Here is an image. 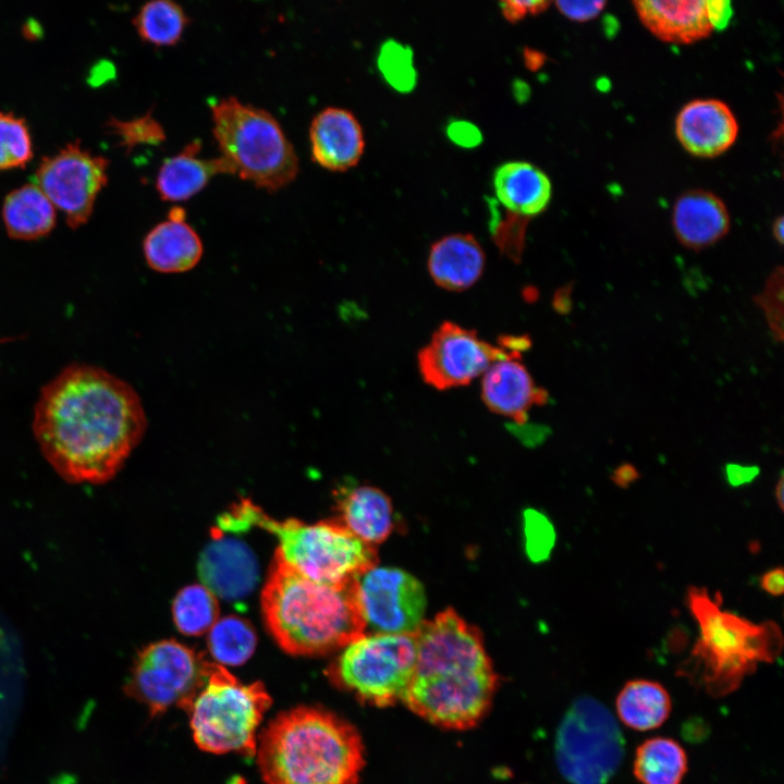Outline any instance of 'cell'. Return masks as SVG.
Masks as SVG:
<instances>
[{
	"mask_svg": "<svg viewBox=\"0 0 784 784\" xmlns=\"http://www.w3.org/2000/svg\"><path fill=\"white\" fill-rule=\"evenodd\" d=\"M147 421L136 391L102 368L71 365L46 384L33 430L50 465L71 483H103L142 440Z\"/></svg>",
	"mask_w": 784,
	"mask_h": 784,
	"instance_id": "1",
	"label": "cell"
},
{
	"mask_svg": "<svg viewBox=\"0 0 784 784\" xmlns=\"http://www.w3.org/2000/svg\"><path fill=\"white\" fill-rule=\"evenodd\" d=\"M415 638L416 664L403 703L437 726L474 727L488 713L498 686L480 632L446 609L424 621Z\"/></svg>",
	"mask_w": 784,
	"mask_h": 784,
	"instance_id": "2",
	"label": "cell"
},
{
	"mask_svg": "<svg viewBox=\"0 0 784 784\" xmlns=\"http://www.w3.org/2000/svg\"><path fill=\"white\" fill-rule=\"evenodd\" d=\"M265 784H358L364 745L354 725L315 706L278 714L257 742Z\"/></svg>",
	"mask_w": 784,
	"mask_h": 784,
	"instance_id": "3",
	"label": "cell"
},
{
	"mask_svg": "<svg viewBox=\"0 0 784 784\" xmlns=\"http://www.w3.org/2000/svg\"><path fill=\"white\" fill-rule=\"evenodd\" d=\"M354 579L339 585L316 581L275 552L261 592V610L279 647L293 656H324L366 633Z\"/></svg>",
	"mask_w": 784,
	"mask_h": 784,
	"instance_id": "4",
	"label": "cell"
},
{
	"mask_svg": "<svg viewBox=\"0 0 784 784\" xmlns=\"http://www.w3.org/2000/svg\"><path fill=\"white\" fill-rule=\"evenodd\" d=\"M252 526L275 536L281 559L303 575L339 585L353 580L377 565L376 547L353 535L339 520L306 524L295 518L277 520L249 500H242L220 516L219 534Z\"/></svg>",
	"mask_w": 784,
	"mask_h": 784,
	"instance_id": "5",
	"label": "cell"
},
{
	"mask_svg": "<svg viewBox=\"0 0 784 784\" xmlns=\"http://www.w3.org/2000/svg\"><path fill=\"white\" fill-rule=\"evenodd\" d=\"M210 108L213 137L233 175L268 192L295 180L298 157L270 112L233 96Z\"/></svg>",
	"mask_w": 784,
	"mask_h": 784,
	"instance_id": "6",
	"label": "cell"
},
{
	"mask_svg": "<svg viewBox=\"0 0 784 784\" xmlns=\"http://www.w3.org/2000/svg\"><path fill=\"white\" fill-rule=\"evenodd\" d=\"M261 682L245 684L219 663H210L205 683L185 711L196 745L212 754L254 757L257 731L271 706Z\"/></svg>",
	"mask_w": 784,
	"mask_h": 784,
	"instance_id": "7",
	"label": "cell"
},
{
	"mask_svg": "<svg viewBox=\"0 0 784 784\" xmlns=\"http://www.w3.org/2000/svg\"><path fill=\"white\" fill-rule=\"evenodd\" d=\"M688 608L699 626L693 658L713 678L737 682L757 662L773 661L781 651L783 639L775 623L755 624L724 611L705 588H689Z\"/></svg>",
	"mask_w": 784,
	"mask_h": 784,
	"instance_id": "8",
	"label": "cell"
},
{
	"mask_svg": "<svg viewBox=\"0 0 784 784\" xmlns=\"http://www.w3.org/2000/svg\"><path fill=\"white\" fill-rule=\"evenodd\" d=\"M416 657L415 634L364 633L341 649L326 675L359 701L389 707L402 701Z\"/></svg>",
	"mask_w": 784,
	"mask_h": 784,
	"instance_id": "9",
	"label": "cell"
},
{
	"mask_svg": "<svg viewBox=\"0 0 784 784\" xmlns=\"http://www.w3.org/2000/svg\"><path fill=\"white\" fill-rule=\"evenodd\" d=\"M554 754L558 769L569 784H608L623 762L624 736L605 705L581 696L559 724Z\"/></svg>",
	"mask_w": 784,
	"mask_h": 784,
	"instance_id": "10",
	"label": "cell"
},
{
	"mask_svg": "<svg viewBox=\"0 0 784 784\" xmlns=\"http://www.w3.org/2000/svg\"><path fill=\"white\" fill-rule=\"evenodd\" d=\"M209 664L176 640H160L138 653L125 689L151 715L172 706L185 710L205 683Z\"/></svg>",
	"mask_w": 784,
	"mask_h": 784,
	"instance_id": "11",
	"label": "cell"
},
{
	"mask_svg": "<svg viewBox=\"0 0 784 784\" xmlns=\"http://www.w3.org/2000/svg\"><path fill=\"white\" fill-rule=\"evenodd\" d=\"M109 163L106 157L93 154L76 140L41 158L35 184L63 212L68 225L77 229L88 221L108 183Z\"/></svg>",
	"mask_w": 784,
	"mask_h": 784,
	"instance_id": "12",
	"label": "cell"
},
{
	"mask_svg": "<svg viewBox=\"0 0 784 784\" xmlns=\"http://www.w3.org/2000/svg\"><path fill=\"white\" fill-rule=\"evenodd\" d=\"M354 587L369 633L415 634L424 622V586L406 571L375 565L355 577Z\"/></svg>",
	"mask_w": 784,
	"mask_h": 784,
	"instance_id": "13",
	"label": "cell"
},
{
	"mask_svg": "<svg viewBox=\"0 0 784 784\" xmlns=\"http://www.w3.org/2000/svg\"><path fill=\"white\" fill-rule=\"evenodd\" d=\"M517 356L486 342L474 330L445 321L419 351L418 369L426 383L448 390L468 384L500 359Z\"/></svg>",
	"mask_w": 784,
	"mask_h": 784,
	"instance_id": "14",
	"label": "cell"
},
{
	"mask_svg": "<svg viewBox=\"0 0 784 784\" xmlns=\"http://www.w3.org/2000/svg\"><path fill=\"white\" fill-rule=\"evenodd\" d=\"M675 134L693 156L711 158L725 152L738 135V123L730 107L719 99H695L675 120Z\"/></svg>",
	"mask_w": 784,
	"mask_h": 784,
	"instance_id": "15",
	"label": "cell"
},
{
	"mask_svg": "<svg viewBox=\"0 0 784 784\" xmlns=\"http://www.w3.org/2000/svg\"><path fill=\"white\" fill-rule=\"evenodd\" d=\"M313 160L334 172L355 167L365 150L358 119L347 109L327 107L315 115L309 127Z\"/></svg>",
	"mask_w": 784,
	"mask_h": 784,
	"instance_id": "16",
	"label": "cell"
},
{
	"mask_svg": "<svg viewBox=\"0 0 784 784\" xmlns=\"http://www.w3.org/2000/svg\"><path fill=\"white\" fill-rule=\"evenodd\" d=\"M212 535L198 562L199 578L215 596L229 600L245 597L258 577L253 552L236 539Z\"/></svg>",
	"mask_w": 784,
	"mask_h": 784,
	"instance_id": "17",
	"label": "cell"
},
{
	"mask_svg": "<svg viewBox=\"0 0 784 784\" xmlns=\"http://www.w3.org/2000/svg\"><path fill=\"white\" fill-rule=\"evenodd\" d=\"M517 358L500 359L486 370L481 397L490 411L523 424L530 407L544 401V393L535 385L530 373Z\"/></svg>",
	"mask_w": 784,
	"mask_h": 784,
	"instance_id": "18",
	"label": "cell"
},
{
	"mask_svg": "<svg viewBox=\"0 0 784 784\" xmlns=\"http://www.w3.org/2000/svg\"><path fill=\"white\" fill-rule=\"evenodd\" d=\"M634 7L641 23L665 42L691 44L713 30L703 0H639Z\"/></svg>",
	"mask_w": 784,
	"mask_h": 784,
	"instance_id": "19",
	"label": "cell"
},
{
	"mask_svg": "<svg viewBox=\"0 0 784 784\" xmlns=\"http://www.w3.org/2000/svg\"><path fill=\"white\" fill-rule=\"evenodd\" d=\"M673 229L678 241L700 249L721 240L730 229V215L725 204L715 194L693 189L675 201L672 215Z\"/></svg>",
	"mask_w": 784,
	"mask_h": 784,
	"instance_id": "20",
	"label": "cell"
},
{
	"mask_svg": "<svg viewBox=\"0 0 784 784\" xmlns=\"http://www.w3.org/2000/svg\"><path fill=\"white\" fill-rule=\"evenodd\" d=\"M485 260V252L474 235L454 233L433 243L428 255V271L437 285L463 291L480 278Z\"/></svg>",
	"mask_w": 784,
	"mask_h": 784,
	"instance_id": "21",
	"label": "cell"
},
{
	"mask_svg": "<svg viewBox=\"0 0 784 784\" xmlns=\"http://www.w3.org/2000/svg\"><path fill=\"white\" fill-rule=\"evenodd\" d=\"M497 203L506 211L529 219L549 205L552 185L548 175L527 161H507L493 174Z\"/></svg>",
	"mask_w": 784,
	"mask_h": 784,
	"instance_id": "22",
	"label": "cell"
},
{
	"mask_svg": "<svg viewBox=\"0 0 784 784\" xmlns=\"http://www.w3.org/2000/svg\"><path fill=\"white\" fill-rule=\"evenodd\" d=\"M199 140H193L184 149L160 166L156 188L161 199L185 201L200 191L217 174H232L229 163L220 156L213 159L198 158Z\"/></svg>",
	"mask_w": 784,
	"mask_h": 784,
	"instance_id": "23",
	"label": "cell"
},
{
	"mask_svg": "<svg viewBox=\"0 0 784 784\" xmlns=\"http://www.w3.org/2000/svg\"><path fill=\"white\" fill-rule=\"evenodd\" d=\"M143 252L148 266L162 273L193 269L204 252L198 233L185 219H171L155 225L145 236Z\"/></svg>",
	"mask_w": 784,
	"mask_h": 784,
	"instance_id": "24",
	"label": "cell"
},
{
	"mask_svg": "<svg viewBox=\"0 0 784 784\" xmlns=\"http://www.w3.org/2000/svg\"><path fill=\"white\" fill-rule=\"evenodd\" d=\"M339 522L362 541L376 547L393 530V506L380 489L358 486L339 498Z\"/></svg>",
	"mask_w": 784,
	"mask_h": 784,
	"instance_id": "25",
	"label": "cell"
},
{
	"mask_svg": "<svg viewBox=\"0 0 784 784\" xmlns=\"http://www.w3.org/2000/svg\"><path fill=\"white\" fill-rule=\"evenodd\" d=\"M1 213L8 235L22 241L46 236L57 221L54 206L35 183L11 191L3 200Z\"/></svg>",
	"mask_w": 784,
	"mask_h": 784,
	"instance_id": "26",
	"label": "cell"
},
{
	"mask_svg": "<svg viewBox=\"0 0 784 784\" xmlns=\"http://www.w3.org/2000/svg\"><path fill=\"white\" fill-rule=\"evenodd\" d=\"M620 720L635 731L645 732L661 726L672 709L667 690L649 679L628 681L615 700Z\"/></svg>",
	"mask_w": 784,
	"mask_h": 784,
	"instance_id": "27",
	"label": "cell"
},
{
	"mask_svg": "<svg viewBox=\"0 0 784 784\" xmlns=\"http://www.w3.org/2000/svg\"><path fill=\"white\" fill-rule=\"evenodd\" d=\"M684 748L669 737H652L636 749L633 772L641 784H681L687 772Z\"/></svg>",
	"mask_w": 784,
	"mask_h": 784,
	"instance_id": "28",
	"label": "cell"
},
{
	"mask_svg": "<svg viewBox=\"0 0 784 784\" xmlns=\"http://www.w3.org/2000/svg\"><path fill=\"white\" fill-rule=\"evenodd\" d=\"M188 22L184 9L171 0L146 2L133 19L139 38L155 46L177 44Z\"/></svg>",
	"mask_w": 784,
	"mask_h": 784,
	"instance_id": "29",
	"label": "cell"
},
{
	"mask_svg": "<svg viewBox=\"0 0 784 784\" xmlns=\"http://www.w3.org/2000/svg\"><path fill=\"white\" fill-rule=\"evenodd\" d=\"M257 637L252 625L237 616L218 620L208 636L212 658L222 664L240 665L255 651Z\"/></svg>",
	"mask_w": 784,
	"mask_h": 784,
	"instance_id": "30",
	"label": "cell"
},
{
	"mask_svg": "<svg viewBox=\"0 0 784 784\" xmlns=\"http://www.w3.org/2000/svg\"><path fill=\"white\" fill-rule=\"evenodd\" d=\"M172 613L182 634L199 636L210 630L218 621L219 603L204 585H189L176 595Z\"/></svg>",
	"mask_w": 784,
	"mask_h": 784,
	"instance_id": "31",
	"label": "cell"
},
{
	"mask_svg": "<svg viewBox=\"0 0 784 784\" xmlns=\"http://www.w3.org/2000/svg\"><path fill=\"white\" fill-rule=\"evenodd\" d=\"M34 157L26 121L13 112L0 111V173L24 168Z\"/></svg>",
	"mask_w": 784,
	"mask_h": 784,
	"instance_id": "32",
	"label": "cell"
},
{
	"mask_svg": "<svg viewBox=\"0 0 784 784\" xmlns=\"http://www.w3.org/2000/svg\"><path fill=\"white\" fill-rule=\"evenodd\" d=\"M377 65L387 83L395 90L408 93L417 84V71L412 49L396 40L384 41L377 57Z\"/></svg>",
	"mask_w": 784,
	"mask_h": 784,
	"instance_id": "33",
	"label": "cell"
},
{
	"mask_svg": "<svg viewBox=\"0 0 784 784\" xmlns=\"http://www.w3.org/2000/svg\"><path fill=\"white\" fill-rule=\"evenodd\" d=\"M106 132L118 137V145L131 152L138 145H159L166 140L162 125L151 112L131 120L111 117L105 122Z\"/></svg>",
	"mask_w": 784,
	"mask_h": 784,
	"instance_id": "34",
	"label": "cell"
},
{
	"mask_svg": "<svg viewBox=\"0 0 784 784\" xmlns=\"http://www.w3.org/2000/svg\"><path fill=\"white\" fill-rule=\"evenodd\" d=\"M491 211L490 226L497 244L509 255H518L523 246L526 218L513 215L505 210V217L500 212L497 201H489Z\"/></svg>",
	"mask_w": 784,
	"mask_h": 784,
	"instance_id": "35",
	"label": "cell"
},
{
	"mask_svg": "<svg viewBox=\"0 0 784 784\" xmlns=\"http://www.w3.org/2000/svg\"><path fill=\"white\" fill-rule=\"evenodd\" d=\"M761 306L763 307L768 321L772 330H775L782 338V303H783V280L782 270H777L768 282V286L760 296Z\"/></svg>",
	"mask_w": 784,
	"mask_h": 784,
	"instance_id": "36",
	"label": "cell"
},
{
	"mask_svg": "<svg viewBox=\"0 0 784 784\" xmlns=\"http://www.w3.org/2000/svg\"><path fill=\"white\" fill-rule=\"evenodd\" d=\"M554 543V531L551 524L541 515L531 517V548L532 556L543 559L548 556Z\"/></svg>",
	"mask_w": 784,
	"mask_h": 784,
	"instance_id": "37",
	"label": "cell"
},
{
	"mask_svg": "<svg viewBox=\"0 0 784 784\" xmlns=\"http://www.w3.org/2000/svg\"><path fill=\"white\" fill-rule=\"evenodd\" d=\"M448 137L464 148L477 147L482 140L480 130L471 122L454 120L446 125Z\"/></svg>",
	"mask_w": 784,
	"mask_h": 784,
	"instance_id": "38",
	"label": "cell"
},
{
	"mask_svg": "<svg viewBox=\"0 0 784 784\" xmlns=\"http://www.w3.org/2000/svg\"><path fill=\"white\" fill-rule=\"evenodd\" d=\"M559 11L566 17L585 22L596 17L604 8V1H558Z\"/></svg>",
	"mask_w": 784,
	"mask_h": 784,
	"instance_id": "39",
	"label": "cell"
},
{
	"mask_svg": "<svg viewBox=\"0 0 784 784\" xmlns=\"http://www.w3.org/2000/svg\"><path fill=\"white\" fill-rule=\"evenodd\" d=\"M548 1H502L501 12L507 21L515 23L528 14H538L549 7Z\"/></svg>",
	"mask_w": 784,
	"mask_h": 784,
	"instance_id": "40",
	"label": "cell"
},
{
	"mask_svg": "<svg viewBox=\"0 0 784 784\" xmlns=\"http://www.w3.org/2000/svg\"><path fill=\"white\" fill-rule=\"evenodd\" d=\"M709 22L712 29H722L727 26L733 15L732 3L725 0L706 1Z\"/></svg>",
	"mask_w": 784,
	"mask_h": 784,
	"instance_id": "41",
	"label": "cell"
},
{
	"mask_svg": "<svg viewBox=\"0 0 784 784\" xmlns=\"http://www.w3.org/2000/svg\"><path fill=\"white\" fill-rule=\"evenodd\" d=\"M724 470L727 483L734 488L750 483L760 471L757 466H744L734 463L726 464Z\"/></svg>",
	"mask_w": 784,
	"mask_h": 784,
	"instance_id": "42",
	"label": "cell"
},
{
	"mask_svg": "<svg viewBox=\"0 0 784 784\" xmlns=\"http://www.w3.org/2000/svg\"><path fill=\"white\" fill-rule=\"evenodd\" d=\"M760 586L772 596H781L784 591L783 568L776 567L764 573L760 578Z\"/></svg>",
	"mask_w": 784,
	"mask_h": 784,
	"instance_id": "43",
	"label": "cell"
},
{
	"mask_svg": "<svg viewBox=\"0 0 784 784\" xmlns=\"http://www.w3.org/2000/svg\"><path fill=\"white\" fill-rule=\"evenodd\" d=\"M639 478L637 469L630 464H622L612 474V481L620 488H628Z\"/></svg>",
	"mask_w": 784,
	"mask_h": 784,
	"instance_id": "44",
	"label": "cell"
},
{
	"mask_svg": "<svg viewBox=\"0 0 784 784\" xmlns=\"http://www.w3.org/2000/svg\"><path fill=\"white\" fill-rule=\"evenodd\" d=\"M524 58L526 65L531 70L539 68L543 62L542 54L535 50L526 49L524 52Z\"/></svg>",
	"mask_w": 784,
	"mask_h": 784,
	"instance_id": "45",
	"label": "cell"
},
{
	"mask_svg": "<svg viewBox=\"0 0 784 784\" xmlns=\"http://www.w3.org/2000/svg\"><path fill=\"white\" fill-rule=\"evenodd\" d=\"M772 232H773L775 240L780 244H782L783 237H784V218L782 216L775 219L773 226H772Z\"/></svg>",
	"mask_w": 784,
	"mask_h": 784,
	"instance_id": "46",
	"label": "cell"
},
{
	"mask_svg": "<svg viewBox=\"0 0 784 784\" xmlns=\"http://www.w3.org/2000/svg\"><path fill=\"white\" fill-rule=\"evenodd\" d=\"M775 500H776L777 505H779V507L781 509V511H783V505H784V478H783V475H782V474H781V476H780V478H779V481H777V483H776V486H775Z\"/></svg>",
	"mask_w": 784,
	"mask_h": 784,
	"instance_id": "47",
	"label": "cell"
}]
</instances>
